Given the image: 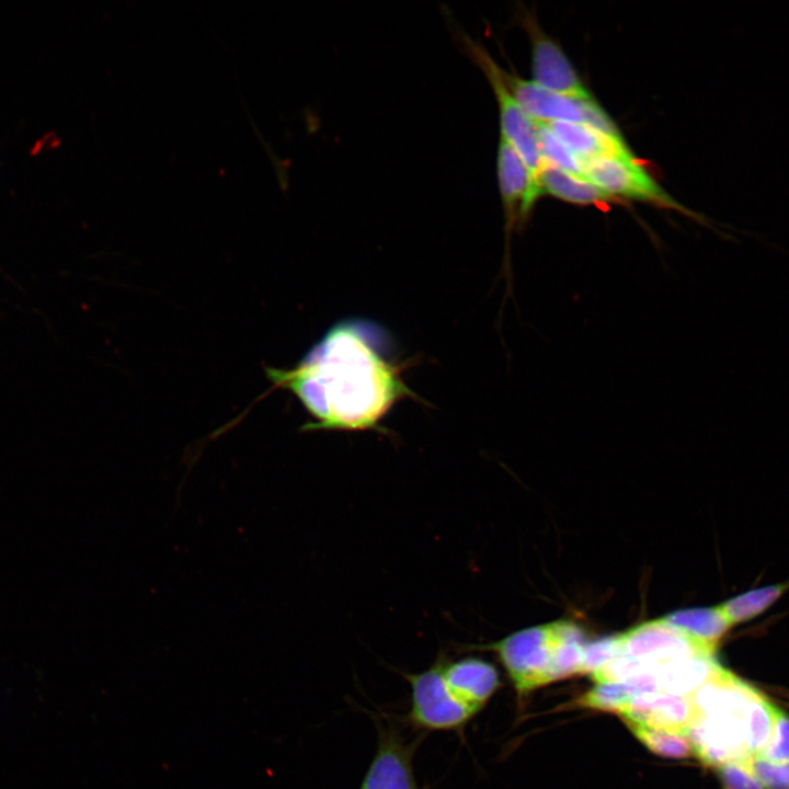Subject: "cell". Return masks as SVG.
Segmentation results:
<instances>
[{
    "label": "cell",
    "instance_id": "1",
    "mask_svg": "<svg viewBox=\"0 0 789 789\" xmlns=\"http://www.w3.org/2000/svg\"><path fill=\"white\" fill-rule=\"evenodd\" d=\"M378 332L343 321L289 369L266 367L274 388L293 392L315 421L306 431L378 430L391 407L411 396L400 368L379 347Z\"/></svg>",
    "mask_w": 789,
    "mask_h": 789
},
{
    "label": "cell",
    "instance_id": "2",
    "mask_svg": "<svg viewBox=\"0 0 789 789\" xmlns=\"http://www.w3.org/2000/svg\"><path fill=\"white\" fill-rule=\"evenodd\" d=\"M690 698L696 717L685 733L704 765L745 759L768 742L774 704L723 666Z\"/></svg>",
    "mask_w": 789,
    "mask_h": 789
},
{
    "label": "cell",
    "instance_id": "3",
    "mask_svg": "<svg viewBox=\"0 0 789 789\" xmlns=\"http://www.w3.org/2000/svg\"><path fill=\"white\" fill-rule=\"evenodd\" d=\"M456 35L462 52L481 69L492 87L499 106L501 138L519 155L537 182L545 161L539 149L535 121L525 113L511 93L503 80L502 68L487 48L464 31L456 32Z\"/></svg>",
    "mask_w": 789,
    "mask_h": 789
},
{
    "label": "cell",
    "instance_id": "4",
    "mask_svg": "<svg viewBox=\"0 0 789 789\" xmlns=\"http://www.w3.org/2000/svg\"><path fill=\"white\" fill-rule=\"evenodd\" d=\"M567 621L559 620L514 632L481 645L493 651L506 670L516 691L527 694L549 684V672Z\"/></svg>",
    "mask_w": 789,
    "mask_h": 789
},
{
    "label": "cell",
    "instance_id": "5",
    "mask_svg": "<svg viewBox=\"0 0 789 789\" xmlns=\"http://www.w3.org/2000/svg\"><path fill=\"white\" fill-rule=\"evenodd\" d=\"M443 656L425 671L403 673L411 689L407 721L421 731H461L477 714L448 688L442 672Z\"/></svg>",
    "mask_w": 789,
    "mask_h": 789
},
{
    "label": "cell",
    "instance_id": "6",
    "mask_svg": "<svg viewBox=\"0 0 789 789\" xmlns=\"http://www.w3.org/2000/svg\"><path fill=\"white\" fill-rule=\"evenodd\" d=\"M583 176L614 198L620 196L642 201L682 211L701 222L706 221L702 216L676 202L630 152L583 161Z\"/></svg>",
    "mask_w": 789,
    "mask_h": 789
},
{
    "label": "cell",
    "instance_id": "7",
    "mask_svg": "<svg viewBox=\"0 0 789 789\" xmlns=\"http://www.w3.org/2000/svg\"><path fill=\"white\" fill-rule=\"evenodd\" d=\"M652 666L696 655L714 654L663 618L643 622L620 633V653Z\"/></svg>",
    "mask_w": 789,
    "mask_h": 789
},
{
    "label": "cell",
    "instance_id": "8",
    "mask_svg": "<svg viewBox=\"0 0 789 789\" xmlns=\"http://www.w3.org/2000/svg\"><path fill=\"white\" fill-rule=\"evenodd\" d=\"M502 77L525 113L537 122H572L590 126L599 106L595 100L581 101L552 92L534 80H524L504 69Z\"/></svg>",
    "mask_w": 789,
    "mask_h": 789
},
{
    "label": "cell",
    "instance_id": "9",
    "mask_svg": "<svg viewBox=\"0 0 789 789\" xmlns=\"http://www.w3.org/2000/svg\"><path fill=\"white\" fill-rule=\"evenodd\" d=\"M418 741H405L395 729L378 725L377 750L359 789H419L413 770Z\"/></svg>",
    "mask_w": 789,
    "mask_h": 789
},
{
    "label": "cell",
    "instance_id": "10",
    "mask_svg": "<svg viewBox=\"0 0 789 789\" xmlns=\"http://www.w3.org/2000/svg\"><path fill=\"white\" fill-rule=\"evenodd\" d=\"M496 172L507 235L524 225L541 191L519 155L500 138Z\"/></svg>",
    "mask_w": 789,
    "mask_h": 789
},
{
    "label": "cell",
    "instance_id": "11",
    "mask_svg": "<svg viewBox=\"0 0 789 789\" xmlns=\"http://www.w3.org/2000/svg\"><path fill=\"white\" fill-rule=\"evenodd\" d=\"M530 26L533 43V75L539 85L581 101H592L593 95L581 81L563 50L547 36Z\"/></svg>",
    "mask_w": 789,
    "mask_h": 789
},
{
    "label": "cell",
    "instance_id": "12",
    "mask_svg": "<svg viewBox=\"0 0 789 789\" xmlns=\"http://www.w3.org/2000/svg\"><path fill=\"white\" fill-rule=\"evenodd\" d=\"M442 672L450 691L474 712H479L500 687L499 672L490 662L466 656L443 658Z\"/></svg>",
    "mask_w": 789,
    "mask_h": 789
},
{
    "label": "cell",
    "instance_id": "13",
    "mask_svg": "<svg viewBox=\"0 0 789 789\" xmlns=\"http://www.w3.org/2000/svg\"><path fill=\"white\" fill-rule=\"evenodd\" d=\"M618 714L624 721L685 732L694 721L696 710L690 696L658 691L634 697Z\"/></svg>",
    "mask_w": 789,
    "mask_h": 789
},
{
    "label": "cell",
    "instance_id": "14",
    "mask_svg": "<svg viewBox=\"0 0 789 789\" xmlns=\"http://www.w3.org/2000/svg\"><path fill=\"white\" fill-rule=\"evenodd\" d=\"M721 667L714 654H696L661 664L655 667L660 691L691 696Z\"/></svg>",
    "mask_w": 789,
    "mask_h": 789
},
{
    "label": "cell",
    "instance_id": "15",
    "mask_svg": "<svg viewBox=\"0 0 789 789\" xmlns=\"http://www.w3.org/2000/svg\"><path fill=\"white\" fill-rule=\"evenodd\" d=\"M546 124L582 161L630 152L624 139L609 137L586 124L572 122Z\"/></svg>",
    "mask_w": 789,
    "mask_h": 789
},
{
    "label": "cell",
    "instance_id": "16",
    "mask_svg": "<svg viewBox=\"0 0 789 789\" xmlns=\"http://www.w3.org/2000/svg\"><path fill=\"white\" fill-rule=\"evenodd\" d=\"M537 184L541 194L547 193L571 204L596 205L614 199L590 180L547 162L537 175Z\"/></svg>",
    "mask_w": 789,
    "mask_h": 789
},
{
    "label": "cell",
    "instance_id": "17",
    "mask_svg": "<svg viewBox=\"0 0 789 789\" xmlns=\"http://www.w3.org/2000/svg\"><path fill=\"white\" fill-rule=\"evenodd\" d=\"M663 619L696 643L713 652L720 639L732 627L719 605L677 610Z\"/></svg>",
    "mask_w": 789,
    "mask_h": 789
},
{
    "label": "cell",
    "instance_id": "18",
    "mask_svg": "<svg viewBox=\"0 0 789 789\" xmlns=\"http://www.w3.org/2000/svg\"><path fill=\"white\" fill-rule=\"evenodd\" d=\"M788 590L789 581L754 587L727 599L719 607L731 626L747 622L768 610Z\"/></svg>",
    "mask_w": 789,
    "mask_h": 789
},
{
    "label": "cell",
    "instance_id": "19",
    "mask_svg": "<svg viewBox=\"0 0 789 789\" xmlns=\"http://www.w3.org/2000/svg\"><path fill=\"white\" fill-rule=\"evenodd\" d=\"M632 734L652 753L670 758L694 756L693 745L685 732L655 729L625 721Z\"/></svg>",
    "mask_w": 789,
    "mask_h": 789
},
{
    "label": "cell",
    "instance_id": "20",
    "mask_svg": "<svg viewBox=\"0 0 789 789\" xmlns=\"http://www.w3.org/2000/svg\"><path fill=\"white\" fill-rule=\"evenodd\" d=\"M633 698L625 683H599L581 695L575 705L580 708L619 713Z\"/></svg>",
    "mask_w": 789,
    "mask_h": 789
},
{
    "label": "cell",
    "instance_id": "21",
    "mask_svg": "<svg viewBox=\"0 0 789 789\" xmlns=\"http://www.w3.org/2000/svg\"><path fill=\"white\" fill-rule=\"evenodd\" d=\"M535 124L544 161L583 176V161L552 133L546 123L535 121Z\"/></svg>",
    "mask_w": 789,
    "mask_h": 789
},
{
    "label": "cell",
    "instance_id": "22",
    "mask_svg": "<svg viewBox=\"0 0 789 789\" xmlns=\"http://www.w3.org/2000/svg\"><path fill=\"white\" fill-rule=\"evenodd\" d=\"M757 755L776 763H789V714L776 705L769 740Z\"/></svg>",
    "mask_w": 789,
    "mask_h": 789
},
{
    "label": "cell",
    "instance_id": "23",
    "mask_svg": "<svg viewBox=\"0 0 789 789\" xmlns=\"http://www.w3.org/2000/svg\"><path fill=\"white\" fill-rule=\"evenodd\" d=\"M620 653V633L584 644L580 675L593 674Z\"/></svg>",
    "mask_w": 789,
    "mask_h": 789
},
{
    "label": "cell",
    "instance_id": "24",
    "mask_svg": "<svg viewBox=\"0 0 789 789\" xmlns=\"http://www.w3.org/2000/svg\"><path fill=\"white\" fill-rule=\"evenodd\" d=\"M747 763L765 789H789V763H776L752 755Z\"/></svg>",
    "mask_w": 789,
    "mask_h": 789
},
{
    "label": "cell",
    "instance_id": "25",
    "mask_svg": "<svg viewBox=\"0 0 789 789\" xmlns=\"http://www.w3.org/2000/svg\"><path fill=\"white\" fill-rule=\"evenodd\" d=\"M747 758L731 761L717 767L723 789H765L752 771Z\"/></svg>",
    "mask_w": 789,
    "mask_h": 789
}]
</instances>
